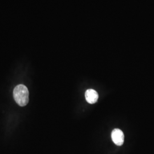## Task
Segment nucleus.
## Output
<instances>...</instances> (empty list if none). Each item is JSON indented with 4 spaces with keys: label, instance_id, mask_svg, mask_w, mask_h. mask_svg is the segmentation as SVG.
Masks as SVG:
<instances>
[{
    "label": "nucleus",
    "instance_id": "1",
    "mask_svg": "<svg viewBox=\"0 0 154 154\" xmlns=\"http://www.w3.org/2000/svg\"><path fill=\"white\" fill-rule=\"evenodd\" d=\"M29 91L23 85H17L13 90V97L17 103L20 106H25L29 102Z\"/></svg>",
    "mask_w": 154,
    "mask_h": 154
},
{
    "label": "nucleus",
    "instance_id": "2",
    "mask_svg": "<svg viewBox=\"0 0 154 154\" xmlns=\"http://www.w3.org/2000/svg\"><path fill=\"white\" fill-rule=\"evenodd\" d=\"M111 139L116 146H121L124 143L125 135L120 129L116 128L111 132Z\"/></svg>",
    "mask_w": 154,
    "mask_h": 154
},
{
    "label": "nucleus",
    "instance_id": "3",
    "mask_svg": "<svg viewBox=\"0 0 154 154\" xmlns=\"http://www.w3.org/2000/svg\"><path fill=\"white\" fill-rule=\"evenodd\" d=\"M85 98L88 103L94 104L98 99V94L93 89H88L85 93Z\"/></svg>",
    "mask_w": 154,
    "mask_h": 154
}]
</instances>
